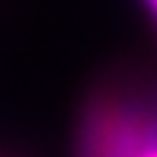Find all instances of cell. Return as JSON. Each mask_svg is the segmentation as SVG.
Listing matches in <instances>:
<instances>
[{"label": "cell", "mask_w": 157, "mask_h": 157, "mask_svg": "<svg viewBox=\"0 0 157 157\" xmlns=\"http://www.w3.org/2000/svg\"><path fill=\"white\" fill-rule=\"evenodd\" d=\"M109 157H157V117L152 114L143 124H131L124 138L114 140Z\"/></svg>", "instance_id": "6da1fadb"}, {"label": "cell", "mask_w": 157, "mask_h": 157, "mask_svg": "<svg viewBox=\"0 0 157 157\" xmlns=\"http://www.w3.org/2000/svg\"><path fill=\"white\" fill-rule=\"evenodd\" d=\"M147 2H150V5H152V10L157 12V0H147Z\"/></svg>", "instance_id": "7a4b0ae2"}]
</instances>
